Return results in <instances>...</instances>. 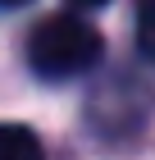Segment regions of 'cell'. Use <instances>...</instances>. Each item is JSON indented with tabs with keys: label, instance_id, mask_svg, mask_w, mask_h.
Listing matches in <instances>:
<instances>
[{
	"label": "cell",
	"instance_id": "3",
	"mask_svg": "<svg viewBox=\"0 0 155 160\" xmlns=\"http://www.w3.org/2000/svg\"><path fill=\"white\" fill-rule=\"evenodd\" d=\"M137 50L155 64V0H137Z\"/></svg>",
	"mask_w": 155,
	"mask_h": 160
},
{
	"label": "cell",
	"instance_id": "2",
	"mask_svg": "<svg viewBox=\"0 0 155 160\" xmlns=\"http://www.w3.org/2000/svg\"><path fill=\"white\" fill-rule=\"evenodd\" d=\"M0 160H46L41 142L18 123H0Z\"/></svg>",
	"mask_w": 155,
	"mask_h": 160
},
{
	"label": "cell",
	"instance_id": "5",
	"mask_svg": "<svg viewBox=\"0 0 155 160\" xmlns=\"http://www.w3.org/2000/svg\"><path fill=\"white\" fill-rule=\"evenodd\" d=\"M0 5H5V9H9V5H23V0H0Z\"/></svg>",
	"mask_w": 155,
	"mask_h": 160
},
{
	"label": "cell",
	"instance_id": "1",
	"mask_svg": "<svg viewBox=\"0 0 155 160\" xmlns=\"http://www.w3.org/2000/svg\"><path fill=\"white\" fill-rule=\"evenodd\" d=\"M105 55V41L87 18L78 14H50L27 32V64L36 78L46 82H64V78L91 73Z\"/></svg>",
	"mask_w": 155,
	"mask_h": 160
},
{
	"label": "cell",
	"instance_id": "4",
	"mask_svg": "<svg viewBox=\"0 0 155 160\" xmlns=\"http://www.w3.org/2000/svg\"><path fill=\"white\" fill-rule=\"evenodd\" d=\"M69 5H78V9H100L105 0H69Z\"/></svg>",
	"mask_w": 155,
	"mask_h": 160
}]
</instances>
